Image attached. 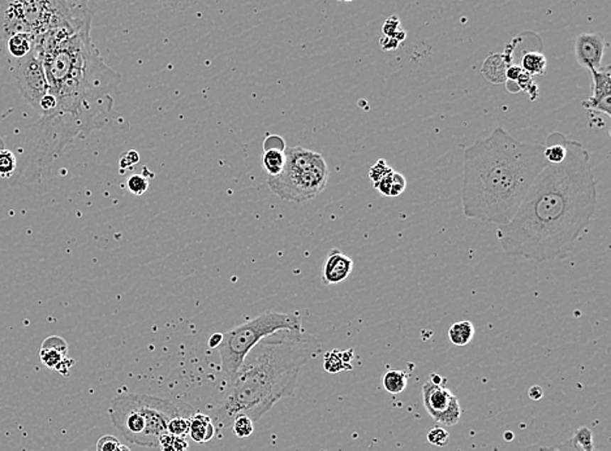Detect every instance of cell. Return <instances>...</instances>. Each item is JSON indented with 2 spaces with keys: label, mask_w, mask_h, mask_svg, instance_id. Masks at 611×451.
<instances>
[{
  "label": "cell",
  "mask_w": 611,
  "mask_h": 451,
  "mask_svg": "<svg viewBox=\"0 0 611 451\" xmlns=\"http://www.w3.org/2000/svg\"><path fill=\"white\" fill-rule=\"evenodd\" d=\"M423 405L431 419L445 427H455L462 419V406L458 397L443 385L423 382Z\"/></svg>",
  "instance_id": "10"
},
{
  "label": "cell",
  "mask_w": 611,
  "mask_h": 451,
  "mask_svg": "<svg viewBox=\"0 0 611 451\" xmlns=\"http://www.w3.org/2000/svg\"><path fill=\"white\" fill-rule=\"evenodd\" d=\"M95 451H132L131 447L121 444L117 437L102 436L95 445Z\"/></svg>",
  "instance_id": "30"
},
{
  "label": "cell",
  "mask_w": 611,
  "mask_h": 451,
  "mask_svg": "<svg viewBox=\"0 0 611 451\" xmlns=\"http://www.w3.org/2000/svg\"><path fill=\"white\" fill-rule=\"evenodd\" d=\"M232 429L239 438H247L254 432V421L249 416L240 413L232 421Z\"/></svg>",
  "instance_id": "28"
},
{
  "label": "cell",
  "mask_w": 611,
  "mask_h": 451,
  "mask_svg": "<svg viewBox=\"0 0 611 451\" xmlns=\"http://www.w3.org/2000/svg\"><path fill=\"white\" fill-rule=\"evenodd\" d=\"M261 163L264 169L269 174V177H275L282 172L284 163H286V156H284V150L281 148H269L264 150V154L261 157Z\"/></svg>",
  "instance_id": "23"
},
{
  "label": "cell",
  "mask_w": 611,
  "mask_h": 451,
  "mask_svg": "<svg viewBox=\"0 0 611 451\" xmlns=\"http://www.w3.org/2000/svg\"><path fill=\"white\" fill-rule=\"evenodd\" d=\"M544 145L517 140L502 126L464 148L465 218L506 226L546 167Z\"/></svg>",
  "instance_id": "3"
},
{
  "label": "cell",
  "mask_w": 611,
  "mask_h": 451,
  "mask_svg": "<svg viewBox=\"0 0 611 451\" xmlns=\"http://www.w3.org/2000/svg\"><path fill=\"white\" fill-rule=\"evenodd\" d=\"M17 169V159L9 150H0V177L9 179Z\"/></svg>",
  "instance_id": "27"
},
{
  "label": "cell",
  "mask_w": 611,
  "mask_h": 451,
  "mask_svg": "<svg viewBox=\"0 0 611 451\" xmlns=\"http://www.w3.org/2000/svg\"><path fill=\"white\" fill-rule=\"evenodd\" d=\"M373 186L384 196L396 198L404 193L407 181L404 179V176H401L398 172L392 171L386 177L373 184Z\"/></svg>",
  "instance_id": "20"
},
{
  "label": "cell",
  "mask_w": 611,
  "mask_h": 451,
  "mask_svg": "<svg viewBox=\"0 0 611 451\" xmlns=\"http://www.w3.org/2000/svg\"><path fill=\"white\" fill-rule=\"evenodd\" d=\"M93 12L85 1L0 0V39L32 33L37 39L59 29L90 30Z\"/></svg>",
  "instance_id": "5"
},
{
  "label": "cell",
  "mask_w": 611,
  "mask_h": 451,
  "mask_svg": "<svg viewBox=\"0 0 611 451\" xmlns=\"http://www.w3.org/2000/svg\"><path fill=\"white\" fill-rule=\"evenodd\" d=\"M353 260L340 250L332 249L322 268V281L325 285H337L345 282L352 273Z\"/></svg>",
  "instance_id": "13"
},
{
  "label": "cell",
  "mask_w": 611,
  "mask_h": 451,
  "mask_svg": "<svg viewBox=\"0 0 611 451\" xmlns=\"http://www.w3.org/2000/svg\"><path fill=\"white\" fill-rule=\"evenodd\" d=\"M592 76V95L583 101L584 108L601 112L611 116V72L610 65L600 69L590 70Z\"/></svg>",
  "instance_id": "12"
},
{
  "label": "cell",
  "mask_w": 611,
  "mask_h": 451,
  "mask_svg": "<svg viewBox=\"0 0 611 451\" xmlns=\"http://www.w3.org/2000/svg\"><path fill=\"white\" fill-rule=\"evenodd\" d=\"M215 435V427L212 418L205 413H195L189 419V436L198 444L212 441Z\"/></svg>",
  "instance_id": "17"
},
{
  "label": "cell",
  "mask_w": 611,
  "mask_h": 451,
  "mask_svg": "<svg viewBox=\"0 0 611 451\" xmlns=\"http://www.w3.org/2000/svg\"><path fill=\"white\" fill-rule=\"evenodd\" d=\"M429 444L437 447H445L450 442V433L442 427H436L428 433Z\"/></svg>",
  "instance_id": "33"
},
{
  "label": "cell",
  "mask_w": 611,
  "mask_h": 451,
  "mask_svg": "<svg viewBox=\"0 0 611 451\" xmlns=\"http://www.w3.org/2000/svg\"><path fill=\"white\" fill-rule=\"evenodd\" d=\"M139 162H140V155H139V152H136V151H128L126 154H123V155L120 156L119 165H120V169L123 172V169L132 168V167L139 163Z\"/></svg>",
  "instance_id": "35"
},
{
  "label": "cell",
  "mask_w": 611,
  "mask_h": 451,
  "mask_svg": "<svg viewBox=\"0 0 611 451\" xmlns=\"http://www.w3.org/2000/svg\"><path fill=\"white\" fill-rule=\"evenodd\" d=\"M593 451H600V450H598V449H595V450H593Z\"/></svg>",
  "instance_id": "43"
},
{
  "label": "cell",
  "mask_w": 611,
  "mask_h": 451,
  "mask_svg": "<svg viewBox=\"0 0 611 451\" xmlns=\"http://www.w3.org/2000/svg\"><path fill=\"white\" fill-rule=\"evenodd\" d=\"M320 350L318 340L304 329L279 330L264 338L231 377L217 419L227 424L244 413L259 421L276 402L293 396L301 369Z\"/></svg>",
  "instance_id": "4"
},
{
  "label": "cell",
  "mask_w": 611,
  "mask_h": 451,
  "mask_svg": "<svg viewBox=\"0 0 611 451\" xmlns=\"http://www.w3.org/2000/svg\"><path fill=\"white\" fill-rule=\"evenodd\" d=\"M561 164H546L514 218L498 226L497 237L509 257L533 262L570 257L597 210V181L583 143L566 140Z\"/></svg>",
  "instance_id": "1"
},
{
  "label": "cell",
  "mask_w": 611,
  "mask_h": 451,
  "mask_svg": "<svg viewBox=\"0 0 611 451\" xmlns=\"http://www.w3.org/2000/svg\"><path fill=\"white\" fill-rule=\"evenodd\" d=\"M509 62L504 59L503 54L489 55L482 62L481 73L482 76L493 85H501L506 82V70L509 68Z\"/></svg>",
  "instance_id": "15"
},
{
  "label": "cell",
  "mask_w": 611,
  "mask_h": 451,
  "mask_svg": "<svg viewBox=\"0 0 611 451\" xmlns=\"http://www.w3.org/2000/svg\"><path fill=\"white\" fill-rule=\"evenodd\" d=\"M73 366H75V360L71 358H65L59 366L56 367L55 371H58L60 374H63V376H68L70 369Z\"/></svg>",
  "instance_id": "36"
},
{
  "label": "cell",
  "mask_w": 611,
  "mask_h": 451,
  "mask_svg": "<svg viewBox=\"0 0 611 451\" xmlns=\"http://www.w3.org/2000/svg\"><path fill=\"white\" fill-rule=\"evenodd\" d=\"M282 172L269 177L270 190L287 202L304 203L321 194L329 181V167L325 157L309 148L286 147Z\"/></svg>",
  "instance_id": "7"
},
{
  "label": "cell",
  "mask_w": 611,
  "mask_h": 451,
  "mask_svg": "<svg viewBox=\"0 0 611 451\" xmlns=\"http://www.w3.org/2000/svg\"><path fill=\"white\" fill-rule=\"evenodd\" d=\"M528 396L533 401H540L541 398L544 397V390L539 385H533L528 390Z\"/></svg>",
  "instance_id": "38"
},
{
  "label": "cell",
  "mask_w": 611,
  "mask_h": 451,
  "mask_svg": "<svg viewBox=\"0 0 611 451\" xmlns=\"http://www.w3.org/2000/svg\"><path fill=\"white\" fill-rule=\"evenodd\" d=\"M301 320L298 313L266 311L257 318L244 323L239 327L228 330L223 335V341L217 349L220 352V367L229 376L234 377L244 359L264 338L274 335L279 330H301Z\"/></svg>",
  "instance_id": "8"
},
{
  "label": "cell",
  "mask_w": 611,
  "mask_h": 451,
  "mask_svg": "<svg viewBox=\"0 0 611 451\" xmlns=\"http://www.w3.org/2000/svg\"><path fill=\"white\" fill-rule=\"evenodd\" d=\"M429 382L437 384V385H443V382H446V380L443 377H440L438 374H431Z\"/></svg>",
  "instance_id": "40"
},
{
  "label": "cell",
  "mask_w": 611,
  "mask_h": 451,
  "mask_svg": "<svg viewBox=\"0 0 611 451\" xmlns=\"http://www.w3.org/2000/svg\"><path fill=\"white\" fill-rule=\"evenodd\" d=\"M13 62L12 72L18 91L33 108L40 112V103L48 95V81L37 48Z\"/></svg>",
  "instance_id": "9"
},
{
  "label": "cell",
  "mask_w": 611,
  "mask_h": 451,
  "mask_svg": "<svg viewBox=\"0 0 611 451\" xmlns=\"http://www.w3.org/2000/svg\"><path fill=\"white\" fill-rule=\"evenodd\" d=\"M189 445L185 438L165 433L159 438L158 449L161 451H188Z\"/></svg>",
  "instance_id": "26"
},
{
  "label": "cell",
  "mask_w": 611,
  "mask_h": 451,
  "mask_svg": "<svg viewBox=\"0 0 611 451\" xmlns=\"http://www.w3.org/2000/svg\"><path fill=\"white\" fill-rule=\"evenodd\" d=\"M566 137L562 133H551L544 145V156L548 164H561L566 159Z\"/></svg>",
  "instance_id": "18"
},
{
  "label": "cell",
  "mask_w": 611,
  "mask_h": 451,
  "mask_svg": "<svg viewBox=\"0 0 611 451\" xmlns=\"http://www.w3.org/2000/svg\"><path fill=\"white\" fill-rule=\"evenodd\" d=\"M149 187V179L144 174H134L126 179V189L134 195H142Z\"/></svg>",
  "instance_id": "31"
},
{
  "label": "cell",
  "mask_w": 611,
  "mask_h": 451,
  "mask_svg": "<svg viewBox=\"0 0 611 451\" xmlns=\"http://www.w3.org/2000/svg\"><path fill=\"white\" fill-rule=\"evenodd\" d=\"M195 413L187 403L134 393L117 396L109 407L112 425L128 442L151 449H157L159 438L167 433L168 421L176 416L190 419Z\"/></svg>",
  "instance_id": "6"
},
{
  "label": "cell",
  "mask_w": 611,
  "mask_h": 451,
  "mask_svg": "<svg viewBox=\"0 0 611 451\" xmlns=\"http://www.w3.org/2000/svg\"><path fill=\"white\" fill-rule=\"evenodd\" d=\"M36 45H37V37L32 33L15 34L7 40L9 52L12 55V57L15 60L25 57L26 55L33 52L36 48Z\"/></svg>",
  "instance_id": "19"
},
{
  "label": "cell",
  "mask_w": 611,
  "mask_h": 451,
  "mask_svg": "<svg viewBox=\"0 0 611 451\" xmlns=\"http://www.w3.org/2000/svg\"><path fill=\"white\" fill-rule=\"evenodd\" d=\"M222 341H223V335H222V333H214V335H212V337L209 338V343H207V345H209V347H210V349H218Z\"/></svg>",
  "instance_id": "39"
},
{
  "label": "cell",
  "mask_w": 611,
  "mask_h": 451,
  "mask_svg": "<svg viewBox=\"0 0 611 451\" xmlns=\"http://www.w3.org/2000/svg\"><path fill=\"white\" fill-rule=\"evenodd\" d=\"M384 35H386L387 38L398 39L399 42L404 40V38H406V33H404V30H400L399 18H398L396 16H392V17H390V18L384 23Z\"/></svg>",
  "instance_id": "32"
},
{
  "label": "cell",
  "mask_w": 611,
  "mask_h": 451,
  "mask_svg": "<svg viewBox=\"0 0 611 451\" xmlns=\"http://www.w3.org/2000/svg\"><path fill=\"white\" fill-rule=\"evenodd\" d=\"M400 42L398 39L395 38H387V37H384V39H381V47L386 50V51H391V50H395L396 47L399 46Z\"/></svg>",
  "instance_id": "37"
},
{
  "label": "cell",
  "mask_w": 611,
  "mask_h": 451,
  "mask_svg": "<svg viewBox=\"0 0 611 451\" xmlns=\"http://www.w3.org/2000/svg\"><path fill=\"white\" fill-rule=\"evenodd\" d=\"M408 385V374L403 371H387L382 379V386L387 393L396 396L403 393Z\"/></svg>",
  "instance_id": "25"
},
{
  "label": "cell",
  "mask_w": 611,
  "mask_h": 451,
  "mask_svg": "<svg viewBox=\"0 0 611 451\" xmlns=\"http://www.w3.org/2000/svg\"><path fill=\"white\" fill-rule=\"evenodd\" d=\"M605 37L601 33H581L575 40V57L583 68L600 69L605 54Z\"/></svg>",
  "instance_id": "11"
},
{
  "label": "cell",
  "mask_w": 611,
  "mask_h": 451,
  "mask_svg": "<svg viewBox=\"0 0 611 451\" xmlns=\"http://www.w3.org/2000/svg\"><path fill=\"white\" fill-rule=\"evenodd\" d=\"M504 440H506V441H512V440H514V435H512L511 432H506V433H504Z\"/></svg>",
  "instance_id": "42"
},
{
  "label": "cell",
  "mask_w": 611,
  "mask_h": 451,
  "mask_svg": "<svg viewBox=\"0 0 611 451\" xmlns=\"http://www.w3.org/2000/svg\"><path fill=\"white\" fill-rule=\"evenodd\" d=\"M40 358L43 366L56 369L64 359L68 358V345L65 340L59 335L48 337L40 346Z\"/></svg>",
  "instance_id": "14"
},
{
  "label": "cell",
  "mask_w": 611,
  "mask_h": 451,
  "mask_svg": "<svg viewBox=\"0 0 611 451\" xmlns=\"http://www.w3.org/2000/svg\"><path fill=\"white\" fill-rule=\"evenodd\" d=\"M520 68L528 73L529 76H544L548 68V59L539 50H528L521 55L520 59Z\"/></svg>",
  "instance_id": "21"
},
{
  "label": "cell",
  "mask_w": 611,
  "mask_h": 451,
  "mask_svg": "<svg viewBox=\"0 0 611 451\" xmlns=\"http://www.w3.org/2000/svg\"><path fill=\"white\" fill-rule=\"evenodd\" d=\"M392 168L391 167H389L387 163L384 162V159H379L378 162H377L372 168H370V171H369V179L370 181L373 182V184H376L378 182L379 179H384L386 177L389 173H391Z\"/></svg>",
  "instance_id": "34"
},
{
  "label": "cell",
  "mask_w": 611,
  "mask_h": 451,
  "mask_svg": "<svg viewBox=\"0 0 611 451\" xmlns=\"http://www.w3.org/2000/svg\"><path fill=\"white\" fill-rule=\"evenodd\" d=\"M537 451H559L558 450V446H553V447H541Z\"/></svg>",
  "instance_id": "41"
},
{
  "label": "cell",
  "mask_w": 611,
  "mask_h": 451,
  "mask_svg": "<svg viewBox=\"0 0 611 451\" xmlns=\"http://www.w3.org/2000/svg\"><path fill=\"white\" fill-rule=\"evenodd\" d=\"M36 48L56 103L54 113L34 123L43 140L65 150L80 135L121 125L119 120H124L114 111L121 77L104 62L90 30L50 31L37 39Z\"/></svg>",
  "instance_id": "2"
},
{
  "label": "cell",
  "mask_w": 611,
  "mask_h": 451,
  "mask_svg": "<svg viewBox=\"0 0 611 451\" xmlns=\"http://www.w3.org/2000/svg\"><path fill=\"white\" fill-rule=\"evenodd\" d=\"M476 329L470 321H458L448 329V338L455 346H467L473 340Z\"/></svg>",
  "instance_id": "24"
},
{
  "label": "cell",
  "mask_w": 611,
  "mask_h": 451,
  "mask_svg": "<svg viewBox=\"0 0 611 451\" xmlns=\"http://www.w3.org/2000/svg\"><path fill=\"white\" fill-rule=\"evenodd\" d=\"M167 433L175 437L185 438L189 436V419L184 416H176L167 424Z\"/></svg>",
  "instance_id": "29"
},
{
  "label": "cell",
  "mask_w": 611,
  "mask_h": 451,
  "mask_svg": "<svg viewBox=\"0 0 611 451\" xmlns=\"http://www.w3.org/2000/svg\"><path fill=\"white\" fill-rule=\"evenodd\" d=\"M355 359V351L331 350L323 355V368L330 374H337L343 371H352V362Z\"/></svg>",
  "instance_id": "16"
},
{
  "label": "cell",
  "mask_w": 611,
  "mask_h": 451,
  "mask_svg": "<svg viewBox=\"0 0 611 451\" xmlns=\"http://www.w3.org/2000/svg\"><path fill=\"white\" fill-rule=\"evenodd\" d=\"M595 449L593 433L588 427L578 429L570 440L558 446L559 451H593Z\"/></svg>",
  "instance_id": "22"
}]
</instances>
